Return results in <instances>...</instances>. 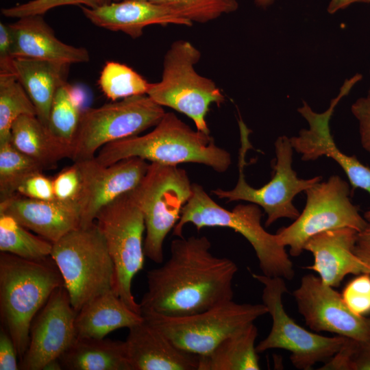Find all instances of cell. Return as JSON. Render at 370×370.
<instances>
[{"label": "cell", "mask_w": 370, "mask_h": 370, "mask_svg": "<svg viewBox=\"0 0 370 370\" xmlns=\"http://www.w3.org/2000/svg\"><path fill=\"white\" fill-rule=\"evenodd\" d=\"M177 166L197 163L223 173L230 167V153L217 146L210 135L193 130L173 112H165L154 129L101 147L95 159L104 166L130 158Z\"/></svg>", "instance_id": "2"}, {"label": "cell", "mask_w": 370, "mask_h": 370, "mask_svg": "<svg viewBox=\"0 0 370 370\" xmlns=\"http://www.w3.org/2000/svg\"><path fill=\"white\" fill-rule=\"evenodd\" d=\"M262 213L255 204L236 205L227 210L219 205L203 186L193 184L190 198L183 206L173 234L182 237L187 223L197 230L204 227H224L241 234L251 245L263 275L291 280L295 275L293 262L276 234L267 232L261 224Z\"/></svg>", "instance_id": "4"}, {"label": "cell", "mask_w": 370, "mask_h": 370, "mask_svg": "<svg viewBox=\"0 0 370 370\" xmlns=\"http://www.w3.org/2000/svg\"><path fill=\"white\" fill-rule=\"evenodd\" d=\"M320 370H370V340L347 338L340 350Z\"/></svg>", "instance_id": "34"}, {"label": "cell", "mask_w": 370, "mask_h": 370, "mask_svg": "<svg viewBox=\"0 0 370 370\" xmlns=\"http://www.w3.org/2000/svg\"><path fill=\"white\" fill-rule=\"evenodd\" d=\"M0 213L12 217L27 229L52 243L80 227L77 202L40 200L18 195L0 201Z\"/></svg>", "instance_id": "18"}, {"label": "cell", "mask_w": 370, "mask_h": 370, "mask_svg": "<svg viewBox=\"0 0 370 370\" xmlns=\"http://www.w3.org/2000/svg\"><path fill=\"white\" fill-rule=\"evenodd\" d=\"M342 297L355 314L365 316L370 313V274L361 273L344 287Z\"/></svg>", "instance_id": "36"}, {"label": "cell", "mask_w": 370, "mask_h": 370, "mask_svg": "<svg viewBox=\"0 0 370 370\" xmlns=\"http://www.w3.org/2000/svg\"><path fill=\"white\" fill-rule=\"evenodd\" d=\"M18 352L14 341L3 327L0 330V370H17Z\"/></svg>", "instance_id": "41"}, {"label": "cell", "mask_w": 370, "mask_h": 370, "mask_svg": "<svg viewBox=\"0 0 370 370\" xmlns=\"http://www.w3.org/2000/svg\"><path fill=\"white\" fill-rule=\"evenodd\" d=\"M304 192L306 200L302 212L275 233L280 243L289 247L291 256H300L308 240L319 233L341 227L360 232L367 225L368 221L351 201L349 184L340 176L333 175Z\"/></svg>", "instance_id": "12"}, {"label": "cell", "mask_w": 370, "mask_h": 370, "mask_svg": "<svg viewBox=\"0 0 370 370\" xmlns=\"http://www.w3.org/2000/svg\"><path fill=\"white\" fill-rule=\"evenodd\" d=\"M361 79L362 75L359 73L346 79L338 95L323 112H314L308 103L303 101L297 112L308 122L309 127L301 129L297 136L289 138L293 149L301 155L302 160H315L323 156L333 159L346 174L352 191L361 188L370 196V168L360 162L355 156H347L342 152L336 145L330 127L336 106Z\"/></svg>", "instance_id": "14"}, {"label": "cell", "mask_w": 370, "mask_h": 370, "mask_svg": "<svg viewBox=\"0 0 370 370\" xmlns=\"http://www.w3.org/2000/svg\"><path fill=\"white\" fill-rule=\"evenodd\" d=\"M21 196L40 200L56 199L52 179L45 176L42 172L35 173L26 179L17 190Z\"/></svg>", "instance_id": "38"}, {"label": "cell", "mask_w": 370, "mask_h": 370, "mask_svg": "<svg viewBox=\"0 0 370 370\" xmlns=\"http://www.w3.org/2000/svg\"><path fill=\"white\" fill-rule=\"evenodd\" d=\"M135 188L101 209L95 222L105 238L114 264L113 291L130 309L141 314L140 304L132 292V280L143 269L145 257V225Z\"/></svg>", "instance_id": "8"}, {"label": "cell", "mask_w": 370, "mask_h": 370, "mask_svg": "<svg viewBox=\"0 0 370 370\" xmlns=\"http://www.w3.org/2000/svg\"><path fill=\"white\" fill-rule=\"evenodd\" d=\"M43 169L18 151L11 141L0 144V201L17 194L18 187L26 179Z\"/></svg>", "instance_id": "32"}, {"label": "cell", "mask_w": 370, "mask_h": 370, "mask_svg": "<svg viewBox=\"0 0 370 370\" xmlns=\"http://www.w3.org/2000/svg\"><path fill=\"white\" fill-rule=\"evenodd\" d=\"M70 64L29 58H14L13 74L32 101L36 116L47 127L58 88L66 82Z\"/></svg>", "instance_id": "23"}, {"label": "cell", "mask_w": 370, "mask_h": 370, "mask_svg": "<svg viewBox=\"0 0 370 370\" xmlns=\"http://www.w3.org/2000/svg\"><path fill=\"white\" fill-rule=\"evenodd\" d=\"M82 176V189L77 201L80 227H86L104 206L134 189L145 175L149 164L140 158H130L104 166L95 158L75 162Z\"/></svg>", "instance_id": "17"}, {"label": "cell", "mask_w": 370, "mask_h": 370, "mask_svg": "<svg viewBox=\"0 0 370 370\" xmlns=\"http://www.w3.org/2000/svg\"><path fill=\"white\" fill-rule=\"evenodd\" d=\"M24 114L36 116L29 97L14 74L0 73V144L10 141L13 123Z\"/></svg>", "instance_id": "29"}, {"label": "cell", "mask_w": 370, "mask_h": 370, "mask_svg": "<svg viewBox=\"0 0 370 370\" xmlns=\"http://www.w3.org/2000/svg\"><path fill=\"white\" fill-rule=\"evenodd\" d=\"M98 84L102 92L112 101L147 95L151 85L131 67L114 61L105 64Z\"/></svg>", "instance_id": "31"}, {"label": "cell", "mask_w": 370, "mask_h": 370, "mask_svg": "<svg viewBox=\"0 0 370 370\" xmlns=\"http://www.w3.org/2000/svg\"><path fill=\"white\" fill-rule=\"evenodd\" d=\"M255 4L261 8H267L272 5L275 0H254Z\"/></svg>", "instance_id": "45"}, {"label": "cell", "mask_w": 370, "mask_h": 370, "mask_svg": "<svg viewBox=\"0 0 370 370\" xmlns=\"http://www.w3.org/2000/svg\"><path fill=\"white\" fill-rule=\"evenodd\" d=\"M13 38L9 24L0 23V73L13 74Z\"/></svg>", "instance_id": "40"}, {"label": "cell", "mask_w": 370, "mask_h": 370, "mask_svg": "<svg viewBox=\"0 0 370 370\" xmlns=\"http://www.w3.org/2000/svg\"><path fill=\"white\" fill-rule=\"evenodd\" d=\"M358 233L351 227H341L312 236L304 250L312 254L314 262L306 269L318 273L325 284L333 288L338 287L347 275L370 274L369 269L354 253Z\"/></svg>", "instance_id": "20"}, {"label": "cell", "mask_w": 370, "mask_h": 370, "mask_svg": "<svg viewBox=\"0 0 370 370\" xmlns=\"http://www.w3.org/2000/svg\"><path fill=\"white\" fill-rule=\"evenodd\" d=\"M164 114L163 107L147 95L88 108L82 113L71 159L73 162L93 159L106 145L156 126Z\"/></svg>", "instance_id": "11"}, {"label": "cell", "mask_w": 370, "mask_h": 370, "mask_svg": "<svg viewBox=\"0 0 370 370\" xmlns=\"http://www.w3.org/2000/svg\"><path fill=\"white\" fill-rule=\"evenodd\" d=\"M64 286L53 258L29 260L1 252L0 316L21 360L29 341V328L52 293Z\"/></svg>", "instance_id": "3"}, {"label": "cell", "mask_w": 370, "mask_h": 370, "mask_svg": "<svg viewBox=\"0 0 370 370\" xmlns=\"http://www.w3.org/2000/svg\"><path fill=\"white\" fill-rule=\"evenodd\" d=\"M355 3H370V0H330L327 10L333 14Z\"/></svg>", "instance_id": "43"}, {"label": "cell", "mask_w": 370, "mask_h": 370, "mask_svg": "<svg viewBox=\"0 0 370 370\" xmlns=\"http://www.w3.org/2000/svg\"><path fill=\"white\" fill-rule=\"evenodd\" d=\"M143 320L141 314L130 309L110 290L89 301L77 312V337L103 338L112 331L129 329Z\"/></svg>", "instance_id": "24"}, {"label": "cell", "mask_w": 370, "mask_h": 370, "mask_svg": "<svg viewBox=\"0 0 370 370\" xmlns=\"http://www.w3.org/2000/svg\"><path fill=\"white\" fill-rule=\"evenodd\" d=\"M293 295L299 312L312 330L328 332L356 341L370 340V318L354 313L341 294L319 276L304 275Z\"/></svg>", "instance_id": "15"}, {"label": "cell", "mask_w": 370, "mask_h": 370, "mask_svg": "<svg viewBox=\"0 0 370 370\" xmlns=\"http://www.w3.org/2000/svg\"><path fill=\"white\" fill-rule=\"evenodd\" d=\"M354 253L370 270V221L362 230L358 232Z\"/></svg>", "instance_id": "42"}, {"label": "cell", "mask_w": 370, "mask_h": 370, "mask_svg": "<svg viewBox=\"0 0 370 370\" xmlns=\"http://www.w3.org/2000/svg\"><path fill=\"white\" fill-rule=\"evenodd\" d=\"M210 248L205 236L173 240L167 261L147 272L141 314L187 316L232 300L238 267L230 258L212 254Z\"/></svg>", "instance_id": "1"}, {"label": "cell", "mask_w": 370, "mask_h": 370, "mask_svg": "<svg viewBox=\"0 0 370 370\" xmlns=\"http://www.w3.org/2000/svg\"><path fill=\"white\" fill-rule=\"evenodd\" d=\"M135 189L145 225V257L162 263L164 239L179 221L192 195L193 184L184 169L151 162Z\"/></svg>", "instance_id": "9"}, {"label": "cell", "mask_w": 370, "mask_h": 370, "mask_svg": "<svg viewBox=\"0 0 370 370\" xmlns=\"http://www.w3.org/2000/svg\"><path fill=\"white\" fill-rule=\"evenodd\" d=\"M66 370H130L124 341L77 337L59 357Z\"/></svg>", "instance_id": "26"}, {"label": "cell", "mask_w": 370, "mask_h": 370, "mask_svg": "<svg viewBox=\"0 0 370 370\" xmlns=\"http://www.w3.org/2000/svg\"><path fill=\"white\" fill-rule=\"evenodd\" d=\"M121 1V0H115ZM175 11L189 21L205 23L235 12L238 0H146Z\"/></svg>", "instance_id": "33"}, {"label": "cell", "mask_w": 370, "mask_h": 370, "mask_svg": "<svg viewBox=\"0 0 370 370\" xmlns=\"http://www.w3.org/2000/svg\"><path fill=\"white\" fill-rule=\"evenodd\" d=\"M241 136L238 153V179L235 187L231 190L217 188L211 193L227 202L245 201L261 207L267 217L265 226L269 227L280 219L295 220L300 212L294 206L295 197L304 192L317 182L322 176L310 179H301L292 166L293 148L290 138L280 136L275 142V162L273 166L274 173L271 180L260 188L251 186L245 180L244 167L247 150L251 148L249 130L241 117L238 121Z\"/></svg>", "instance_id": "7"}, {"label": "cell", "mask_w": 370, "mask_h": 370, "mask_svg": "<svg viewBox=\"0 0 370 370\" xmlns=\"http://www.w3.org/2000/svg\"><path fill=\"white\" fill-rule=\"evenodd\" d=\"M364 218L367 221H370V210H367L364 214Z\"/></svg>", "instance_id": "47"}, {"label": "cell", "mask_w": 370, "mask_h": 370, "mask_svg": "<svg viewBox=\"0 0 370 370\" xmlns=\"http://www.w3.org/2000/svg\"><path fill=\"white\" fill-rule=\"evenodd\" d=\"M267 313L263 304H238L232 299L187 316L151 312L142 315L177 347L200 356L209 354L225 338Z\"/></svg>", "instance_id": "10"}, {"label": "cell", "mask_w": 370, "mask_h": 370, "mask_svg": "<svg viewBox=\"0 0 370 370\" xmlns=\"http://www.w3.org/2000/svg\"><path fill=\"white\" fill-rule=\"evenodd\" d=\"M113 0H96L97 4H98V6L99 5H105V4H108V3H110Z\"/></svg>", "instance_id": "46"}, {"label": "cell", "mask_w": 370, "mask_h": 370, "mask_svg": "<svg viewBox=\"0 0 370 370\" xmlns=\"http://www.w3.org/2000/svg\"><path fill=\"white\" fill-rule=\"evenodd\" d=\"M62 369L58 358L49 362L43 368V370H61Z\"/></svg>", "instance_id": "44"}, {"label": "cell", "mask_w": 370, "mask_h": 370, "mask_svg": "<svg viewBox=\"0 0 370 370\" xmlns=\"http://www.w3.org/2000/svg\"><path fill=\"white\" fill-rule=\"evenodd\" d=\"M200 58V51L191 42H173L164 57L161 79L151 83L147 95L158 105L185 114L198 131L210 134L206 121L210 106H220L225 97L212 79L196 71Z\"/></svg>", "instance_id": "6"}, {"label": "cell", "mask_w": 370, "mask_h": 370, "mask_svg": "<svg viewBox=\"0 0 370 370\" xmlns=\"http://www.w3.org/2000/svg\"><path fill=\"white\" fill-rule=\"evenodd\" d=\"M50 256L77 312L95 297L112 290L114 264L95 222L79 227L53 243Z\"/></svg>", "instance_id": "5"}, {"label": "cell", "mask_w": 370, "mask_h": 370, "mask_svg": "<svg viewBox=\"0 0 370 370\" xmlns=\"http://www.w3.org/2000/svg\"><path fill=\"white\" fill-rule=\"evenodd\" d=\"M124 343L130 370H198L199 356L177 347L144 317Z\"/></svg>", "instance_id": "21"}, {"label": "cell", "mask_w": 370, "mask_h": 370, "mask_svg": "<svg viewBox=\"0 0 370 370\" xmlns=\"http://www.w3.org/2000/svg\"><path fill=\"white\" fill-rule=\"evenodd\" d=\"M53 243L36 236L12 217L0 213V251L23 258L38 260L50 256Z\"/></svg>", "instance_id": "28"}, {"label": "cell", "mask_w": 370, "mask_h": 370, "mask_svg": "<svg viewBox=\"0 0 370 370\" xmlns=\"http://www.w3.org/2000/svg\"><path fill=\"white\" fill-rule=\"evenodd\" d=\"M369 73H370V70H369ZM367 95L370 96V86H369V90H368Z\"/></svg>", "instance_id": "48"}, {"label": "cell", "mask_w": 370, "mask_h": 370, "mask_svg": "<svg viewBox=\"0 0 370 370\" xmlns=\"http://www.w3.org/2000/svg\"><path fill=\"white\" fill-rule=\"evenodd\" d=\"M258 329L249 323L223 340L211 352L199 356L198 370H258Z\"/></svg>", "instance_id": "27"}, {"label": "cell", "mask_w": 370, "mask_h": 370, "mask_svg": "<svg viewBox=\"0 0 370 370\" xmlns=\"http://www.w3.org/2000/svg\"><path fill=\"white\" fill-rule=\"evenodd\" d=\"M351 111L358 122L361 145L370 153V96L356 100Z\"/></svg>", "instance_id": "39"}, {"label": "cell", "mask_w": 370, "mask_h": 370, "mask_svg": "<svg viewBox=\"0 0 370 370\" xmlns=\"http://www.w3.org/2000/svg\"><path fill=\"white\" fill-rule=\"evenodd\" d=\"M251 275L263 285L262 304L272 319L269 334L256 345L258 353L282 349L291 352L290 360L295 368L310 370L316 363L327 362L340 350L347 338L311 332L288 315L282 304V296L288 291L285 279L263 274Z\"/></svg>", "instance_id": "13"}, {"label": "cell", "mask_w": 370, "mask_h": 370, "mask_svg": "<svg viewBox=\"0 0 370 370\" xmlns=\"http://www.w3.org/2000/svg\"><path fill=\"white\" fill-rule=\"evenodd\" d=\"M9 24L13 38L14 58H29L65 63H84L90 60L84 47L67 45L59 40L43 15L17 18Z\"/></svg>", "instance_id": "22"}, {"label": "cell", "mask_w": 370, "mask_h": 370, "mask_svg": "<svg viewBox=\"0 0 370 370\" xmlns=\"http://www.w3.org/2000/svg\"><path fill=\"white\" fill-rule=\"evenodd\" d=\"M98 6L96 0H32L12 7L3 8L1 12L5 17L19 18L32 15H44L49 10L62 5Z\"/></svg>", "instance_id": "35"}, {"label": "cell", "mask_w": 370, "mask_h": 370, "mask_svg": "<svg viewBox=\"0 0 370 370\" xmlns=\"http://www.w3.org/2000/svg\"><path fill=\"white\" fill-rule=\"evenodd\" d=\"M56 199L77 202L82 189V176L77 163L64 168L53 179Z\"/></svg>", "instance_id": "37"}, {"label": "cell", "mask_w": 370, "mask_h": 370, "mask_svg": "<svg viewBox=\"0 0 370 370\" xmlns=\"http://www.w3.org/2000/svg\"><path fill=\"white\" fill-rule=\"evenodd\" d=\"M79 7L84 16L95 26L121 32L132 38L140 37L144 28L152 25L193 24L175 11L146 0H121L95 8Z\"/></svg>", "instance_id": "19"}, {"label": "cell", "mask_w": 370, "mask_h": 370, "mask_svg": "<svg viewBox=\"0 0 370 370\" xmlns=\"http://www.w3.org/2000/svg\"><path fill=\"white\" fill-rule=\"evenodd\" d=\"M77 314L64 286L56 288L32 321L19 369L43 370L49 362L59 358L77 338Z\"/></svg>", "instance_id": "16"}, {"label": "cell", "mask_w": 370, "mask_h": 370, "mask_svg": "<svg viewBox=\"0 0 370 370\" xmlns=\"http://www.w3.org/2000/svg\"><path fill=\"white\" fill-rule=\"evenodd\" d=\"M82 113L73 88L66 82L54 95L47 127L58 139L73 146Z\"/></svg>", "instance_id": "30"}, {"label": "cell", "mask_w": 370, "mask_h": 370, "mask_svg": "<svg viewBox=\"0 0 370 370\" xmlns=\"http://www.w3.org/2000/svg\"><path fill=\"white\" fill-rule=\"evenodd\" d=\"M10 141L44 169L72 156L73 146L56 137L36 115L24 114L13 123Z\"/></svg>", "instance_id": "25"}]
</instances>
